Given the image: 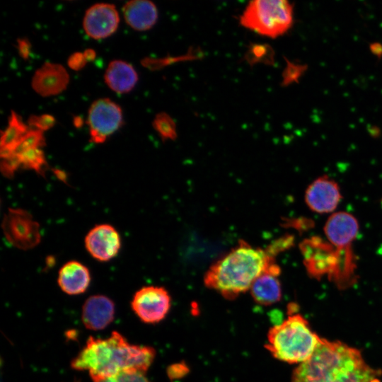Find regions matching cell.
Returning a JSON list of instances; mask_svg holds the SVG:
<instances>
[{"instance_id":"1","label":"cell","mask_w":382,"mask_h":382,"mask_svg":"<svg viewBox=\"0 0 382 382\" xmlns=\"http://www.w3.org/2000/svg\"><path fill=\"white\" fill-rule=\"evenodd\" d=\"M155 357L153 347L129 344L120 332L113 331L106 339L89 337L71 366L88 371L93 382H100L125 370L146 373Z\"/></svg>"},{"instance_id":"2","label":"cell","mask_w":382,"mask_h":382,"mask_svg":"<svg viewBox=\"0 0 382 382\" xmlns=\"http://www.w3.org/2000/svg\"><path fill=\"white\" fill-rule=\"evenodd\" d=\"M379 370L360 351L342 342L321 341L313 355L294 371L292 382H381Z\"/></svg>"},{"instance_id":"3","label":"cell","mask_w":382,"mask_h":382,"mask_svg":"<svg viewBox=\"0 0 382 382\" xmlns=\"http://www.w3.org/2000/svg\"><path fill=\"white\" fill-rule=\"evenodd\" d=\"M267 249L255 248L244 241L215 262L204 277L207 287L233 299L250 290L255 280L274 263Z\"/></svg>"},{"instance_id":"4","label":"cell","mask_w":382,"mask_h":382,"mask_svg":"<svg viewBox=\"0 0 382 382\" xmlns=\"http://www.w3.org/2000/svg\"><path fill=\"white\" fill-rule=\"evenodd\" d=\"M320 341L308 322L301 314L295 313L270 329L265 347L280 361L300 364L313 355Z\"/></svg>"},{"instance_id":"5","label":"cell","mask_w":382,"mask_h":382,"mask_svg":"<svg viewBox=\"0 0 382 382\" xmlns=\"http://www.w3.org/2000/svg\"><path fill=\"white\" fill-rule=\"evenodd\" d=\"M241 24L262 35L277 37L293 23V6L285 0L250 1L240 18Z\"/></svg>"},{"instance_id":"6","label":"cell","mask_w":382,"mask_h":382,"mask_svg":"<svg viewBox=\"0 0 382 382\" xmlns=\"http://www.w3.org/2000/svg\"><path fill=\"white\" fill-rule=\"evenodd\" d=\"M1 227L6 239L18 249H32L40 242V225L24 209H9L4 216Z\"/></svg>"},{"instance_id":"7","label":"cell","mask_w":382,"mask_h":382,"mask_svg":"<svg viewBox=\"0 0 382 382\" xmlns=\"http://www.w3.org/2000/svg\"><path fill=\"white\" fill-rule=\"evenodd\" d=\"M87 124L91 141L103 143L122 126V109L109 98H99L88 109Z\"/></svg>"},{"instance_id":"8","label":"cell","mask_w":382,"mask_h":382,"mask_svg":"<svg viewBox=\"0 0 382 382\" xmlns=\"http://www.w3.org/2000/svg\"><path fill=\"white\" fill-rule=\"evenodd\" d=\"M171 299L165 288L158 286H146L139 289L133 296L131 307L139 318L145 323L161 322L167 316Z\"/></svg>"},{"instance_id":"9","label":"cell","mask_w":382,"mask_h":382,"mask_svg":"<svg viewBox=\"0 0 382 382\" xmlns=\"http://www.w3.org/2000/svg\"><path fill=\"white\" fill-rule=\"evenodd\" d=\"M119 14L115 6L108 3H98L86 11L83 27L86 35L95 40L106 38L117 29Z\"/></svg>"},{"instance_id":"10","label":"cell","mask_w":382,"mask_h":382,"mask_svg":"<svg viewBox=\"0 0 382 382\" xmlns=\"http://www.w3.org/2000/svg\"><path fill=\"white\" fill-rule=\"evenodd\" d=\"M85 247L89 254L101 262L115 257L121 248V238L114 226L103 224L91 228L85 237Z\"/></svg>"},{"instance_id":"11","label":"cell","mask_w":382,"mask_h":382,"mask_svg":"<svg viewBox=\"0 0 382 382\" xmlns=\"http://www.w3.org/2000/svg\"><path fill=\"white\" fill-rule=\"evenodd\" d=\"M342 195L338 184L327 175L313 180L305 192V202L311 210L318 214L333 212L338 206Z\"/></svg>"},{"instance_id":"12","label":"cell","mask_w":382,"mask_h":382,"mask_svg":"<svg viewBox=\"0 0 382 382\" xmlns=\"http://www.w3.org/2000/svg\"><path fill=\"white\" fill-rule=\"evenodd\" d=\"M69 82V75L61 64L45 62L34 73L33 89L42 97L53 96L64 91Z\"/></svg>"},{"instance_id":"13","label":"cell","mask_w":382,"mask_h":382,"mask_svg":"<svg viewBox=\"0 0 382 382\" xmlns=\"http://www.w3.org/2000/svg\"><path fill=\"white\" fill-rule=\"evenodd\" d=\"M359 228L354 216L346 212H337L328 219L324 232L330 243L343 249L349 246L356 238Z\"/></svg>"},{"instance_id":"14","label":"cell","mask_w":382,"mask_h":382,"mask_svg":"<svg viewBox=\"0 0 382 382\" xmlns=\"http://www.w3.org/2000/svg\"><path fill=\"white\" fill-rule=\"evenodd\" d=\"M114 316V302L104 295L88 297L82 307V322L88 330L105 329L112 322Z\"/></svg>"},{"instance_id":"15","label":"cell","mask_w":382,"mask_h":382,"mask_svg":"<svg viewBox=\"0 0 382 382\" xmlns=\"http://www.w3.org/2000/svg\"><path fill=\"white\" fill-rule=\"evenodd\" d=\"M279 274V267L274 262L255 280L250 291L256 303L270 306L280 301L282 286L278 279Z\"/></svg>"},{"instance_id":"16","label":"cell","mask_w":382,"mask_h":382,"mask_svg":"<svg viewBox=\"0 0 382 382\" xmlns=\"http://www.w3.org/2000/svg\"><path fill=\"white\" fill-rule=\"evenodd\" d=\"M91 282L88 267L80 262L71 260L60 268L57 282L61 289L69 295H77L86 291Z\"/></svg>"},{"instance_id":"17","label":"cell","mask_w":382,"mask_h":382,"mask_svg":"<svg viewBox=\"0 0 382 382\" xmlns=\"http://www.w3.org/2000/svg\"><path fill=\"white\" fill-rule=\"evenodd\" d=\"M124 18L132 28L144 31L152 28L158 19L156 5L147 0L127 1L122 7Z\"/></svg>"},{"instance_id":"18","label":"cell","mask_w":382,"mask_h":382,"mask_svg":"<svg viewBox=\"0 0 382 382\" xmlns=\"http://www.w3.org/2000/svg\"><path fill=\"white\" fill-rule=\"evenodd\" d=\"M104 79L106 85L114 92L126 93L135 86L138 75L132 65L117 59L111 61L108 65Z\"/></svg>"},{"instance_id":"19","label":"cell","mask_w":382,"mask_h":382,"mask_svg":"<svg viewBox=\"0 0 382 382\" xmlns=\"http://www.w3.org/2000/svg\"><path fill=\"white\" fill-rule=\"evenodd\" d=\"M29 126L23 122L21 118L14 111H11L8 124L4 131H1L0 143V157L9 158L16 144L29 130Z\"/></svg>"},{"instance_id":"20","label":"cell","mask_w":382,"mask_h":382,"mask_svg":"<svg viewBox=\"0 0 382 382\" xmlns=\"http://www.w3.org/2000/svg\"><path fill=\"white\" fill-rule=\"evenodd\" d=\"M6 159L13 161L18 168L22 167L33 170L40 175L44 174L45 166H47L42 148L30 149Z\"/></svg>"},{"instance_id":"21","label":"cell","mask_w":382,"mask_h":382,"mask_svg":"<svg viewBox=\"0 0 382 382\" xmlns=\"http://www.w3.org/2000/svg\"><path fill=\"white\" fill-rule=\"evenodd\" d=\"M45 145V139L43 135V132L30 128L16 144L10 157L30 149L42 148Z\"/></svg>"},{"instance_id":"22","label":"cell","mask_w":382,"mask_h":382,"mask_svg":"<svg viewBox=\"0 0 382 382\" xmlns=\"http://www.w3.org/2000/svg\"><path fill=\"white\" fill-rule=\"evenodd\" d=\"M153 127L163 141L174 140L177 137L176 125L166 112L157 114L153 121Z\"/></svg>"},{"instance_id":"23","label":"cell","mask_w":382,"mask_h":382,"mask_svg":"<svg viewBox=\"0 0 382 382\" xmlns=\"http://www.w3.org/2000/svg\"><path fill=\"white\" fill-rule=\"evenodd\" d=\"M273 58V51L267 45H253L245 54V59L250 64H271Z\"/></svg>"},{"instance_id":"24","label":"cell","mask_w":382,"mask_h":382,"mask_svg":"<svg viewBox=\"0 0 382 382\" xmlns=\"http://www.w3.org/2000/svg\"><path fill=\"white\" fill-rule=\"evenodd\" d=\"M28 123L30 127L45 132L51 129L54 126L55 119L53 116L49 114L31 115L28 120Z\"/></svg>"},{"instance_id":"25","label":"cell","mask_w":382,"mask_h":382,"mask_svg":"<svg viewBox=\"0 0 382 382\" xmlns=\"http://www.w3.org/2000/svg\"><path fill=\"white\" fill-rule=\"evenodd\" d=\"M113 382H150L144 372L125 370L111 377Z\"/></svg>"},{"instance_id":"26","label":"cell","mask_w":382,"mask_h":382,"mask_svg":"<svg viewBox=\"0 0 382 382\" xmlns=\"http://www.w3.org/2000/svg\"><path fill=\"white\" fill-rule=\"evenodd\" d=\"M87 62L83 52H74L70 55L67 61L69 67L75 71L82 69Z\"/></svg>"},{"instance_id":"27","label":"cell","mask_w":382,"mask_h":382,"mask_svg":"<svg viewBox=\"0 0 382 382\" xmlns=\"http://www.w3.org/2000/svg\"><path fill=\"white\" fill-rule=\"evenodd\" d=\"M188 371L186 364L183 363L174 364L168 369V375L173 380L182 378Z\"/></svg>"},{"instance_id":"28","label":"cell","mask_w":382,"mask_h":382,"mask_svg":"<svg viewBox=\"0 0 382 382\" xmlns=\"http://www.w3.org/2000/svg\"><path fill=\"white\" fill-rule=\"evenodd\" d=\"M17 43L20 56L26 59L29 57L30 50V44L28 40L25 38L18 39Z\"/></svg>"},{"instance_id":"29","label":"cell","mask_w":382,"mask_h":382,"mask_svg":"<svg viewBox=\"0 0 382 382\" xmlns=\"http://www.w3.org/2000/svg\"><path fill=\"white\" fill-rule=\"evenodd\" d=\"M83 54L87 62L92 61L96 57V52L92 49H87L84 50Z\"/></svg>"},{"instance_id":"30","label":"cell","mask_w":382,"mask_h":382,"mask_svg":"<svg viewBox=\"0 0 382 382\" xmlns=\"http://www.w3.org/2000/svg\"><path fill=\"white\" fill-rule=\"evenodd\" d=\"M100 382H113V381H112L111 378H109L103 380V381H102Z\"/></svg>"}]
</instances>
